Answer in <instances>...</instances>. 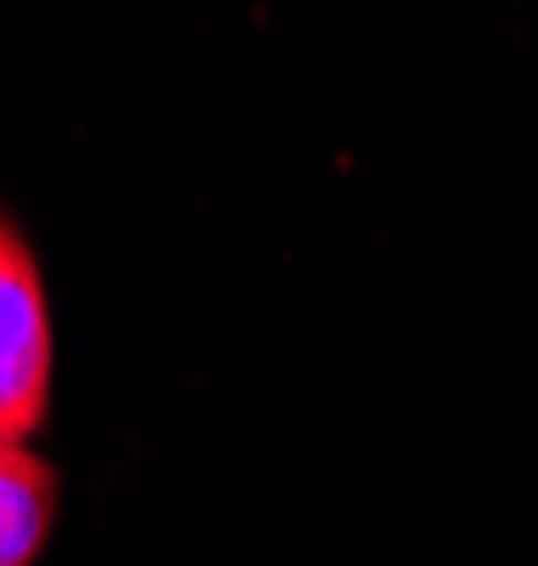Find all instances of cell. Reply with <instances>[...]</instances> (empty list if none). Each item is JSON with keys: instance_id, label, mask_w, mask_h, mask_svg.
Here are the masks:
<instances>
[{"instance_id": "cell-1", "label": "cell", "mask_w": 538, "mask_h": 566, "mask_svg": "<svg viewBox=\"0 0 538 566\" xmlns=\"http://www.w3.org/2000/svg\"><path fill=\"white\" fill-rule=\"evenodd\" d=\"M51 410V303L18 224L0 213V443H29Z\"/></svg>"}, {"instance_id": "cell-2", "label": "cell", "mask_w": 538, "mask_h": 566, "mask_svg": "<svg viewBox=\"0 0 538 566\" xmlns=\"http://www.w3.org/2000/svg\"><path fill=\"white\" fill-rule=\"evenodd\" d=\"M56 522V471L29 443H0V566H34Z\"/></svg>"}]
</instances>
